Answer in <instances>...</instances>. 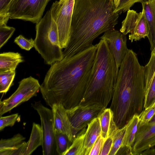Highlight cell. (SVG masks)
<instances>
[{
  "mask_svg": "<svg viewBox=\"0 0 155 155\" xmlns=\"http://www.w3.org/2000/svg\"><path fill=\"white\" fill-rule=\"evenodd\" d=\"M113 0H75L68 42L64 58L71 57L93 45L94 40L114 28L119 14L114 13Z\"/></svg>",
  "mask_w": 155,
  "mask_h": 155,
  "instance_id": "7a4b0ae2",
  "label": "cell"
},
{
  "mask_svg": "<svg viewBox=\"0 0 155 155\" xmlns=\"http://www.w3.org/2000/svg\"><path fill=\"white\" fill-rule=\"evenodd\" d=\"M12 0H0V25H6L10 18L8 13Z\"/></svg>",
  "mask_w": 155,
  "mask_h": 155,
  "instance_id": "f1b7e54d",
  "label": "cell"
},
{
  "mask_svg": "<svg viewBox=\"0 0 155 155\" xmlns=\"http://www.w3.org/2000/svg\"><path fill=\"white\" fill-rule=\"evenodd\" d=\"M97 44L52 64L41 85L47 104L62 105L68 110L79 104L90 79Z\"/></svg>",
  "mask_w": 155,
  "mask_h": 155,
  "instance_id": "6da1fadb",
  "label": "cell"
},
{
  "mask_svg": "<svg viewBox=\"0 0 155 155\" xmlns=\"http://www.w3.org/2000/svg\"><path fill=\"white\" fill-rule=\"evenodd\" d=\"M140 155H155V146L146 149Z\"/></svg>",
  "mask_w": 155,
  "mask_h": 155,
  "instance_id": "d590c367",
  "label": "cell"
},
{
  "mask_svg": "<svg viewBox=\"0 0 155 155\" xmlns=\"http://www.w3.org/2000/svg\"><path fill=\"white\" fill-rule=\"evenodd\" d=\"M120 31L125 35L130 33L129 39L131 42L147 37L148 29L143 11L138 13L133 10H128Z\"/></svg>",
  "mask_w": 155,
  "mask_h": 155,
  "instance_id": "8fae6325",
  "label": "cell"
},
{
  "mask_svg": "<svg viewBox=\"0 0 155 155\" xmlns=\"http://www.w3.org/2000/svg\"><path fill=\"white\" fill-rule=\"evenodd\" d=\"M18 117V114H14L9 116L0 117V130L5 127L12 126L17 120Z\"/></svg>",
  "mask_w": 155,
  "mask_h": 155,
  "instance_id": "1f68e13d",
  "label": "cell"
},
{
  "mask_svg": "<svg viewBox=\"0 0 155 155\" xmlns=\"http://www.w3.org/2000/svg\"><path fill=\"white\" fill-rule=\"evenodd\" d=\"M155 114V101L148 107L144 109L139 115L138 126H142L149 123Z\"/></svg>",
  "mask_w": 155,
  "mask_h": 155,
  "instance_id": "4316f807",
  "label": "cell"
},
{
  "mask_svg": "<svg viewBox=\"0 0 155 155\" xmlns=\"http://www.w3.org/2000/svg\"><path fill=\"white\" fill-rule=\"evenodd\" d=\"M32 107L40 116L43 137L42 145L43 155H57L54 130L53 111L40 101L35 102Z\"/></svg>",
  "mask_w": 155,
  "mask_h": 155,
  "instance_id": "9c48e42d",
  "label": "cell"
},
{
  "mask_svg": "<svg viewBox=\"0 0 155 155\" xmlns=\"http://www.w3.org/2000/svg\"><path fill=\"white\" fill-rule=\"evenodd\" d=\"M74 1H56L49 10L57 26L60 45L62 49L66 47L70 38Z\"/></svg>",
  "mask_w": 155,
  "mask_h": 155,
  "instance_id": "8992f818",
  "label": "cell"
},
{
  "mask_svg": "<svg viewBox=\"0 0 155 155\" xmlns=\"http://www.w3.org/2000/svg\"><path fill=\"white\" fill-rule=\"evenodd\" d=\"M38 81L30 76L22 80L16 91L8 98L0 102V116L36 95L40 89Z\"/></svg>",
  "mask_w": 155,
  "mask_h": 155,
  "instance_id": "ba28073f",
  "label": "cell"
},
{
  "mask_svg": "<svg viewBox=\"0 0 155 155\" xmlns=\"http://www.w3.org/2000/svg\"><path fill=\"white\" fill-rule=\"evenodd\" d=\"M14 42L21 48L27 51H29L34 47V40L32 38L27 39L21 35H19L15 39Z\"/></svg>",
  "mask_w": 155,
  "mask_h": 155,
  "instance_id": "f546056e",
  "label": "cell"
},
{
  "mask_svg": "<svg viewBox=\"0 0 155 155\" xmlns=\"http://www.w3.org/2000/svg\"><path fill=\"white\" fill-rule=\"evenodd\" d=\"M51 108L53 115L54 131H57L66 134L72 142L74 138L72 134L66 109L63 105L58 104H53Z\"/></svg>",
  "mask_w": 155,
  "mask_h": 155,
  "instance_id": "9a60e30c",
  "label": "cell"
},
{
  "mask_svg": "<svg viewBox=\"0 0 155 155\" xmlns=\"http://www.w3.org/2000/svg\"><path fill=\"white\" fill-rule=\"evenodd\" d=\"M50 0H12L8 13L11 19L38 22Z\"/></svg>",
  "mask_w": 155,
  "mask_h": 155,
  "instance_id": "52a82bcc",
  "label": "cell"
},
{
  "mask_svg": "<svg viewBox=\"0 0 155 155\" xmlns=\"http://www.w3.org/2000/svg\"><path fill=\"white\" fill-rule=\"evenodd\" d=\"M24 61L22 57L18 52H9L0 54V73L15 70L18 65Z\"/></svg>",
  "mask_w": 155,
  "mask_h": 155,
  "instance_id": "ac0fdd59",
  "label": "cell"
},
{
  "mask_svg": "<svg viewBox=\"0 0 155 155\" xmlns=\"http://www.w3.org/2000/svg\"><path fill=\"white\" fill-rule=\"evenodd\" d=\"M126 128V125L121 128L117 129L114 133L109 135H112V137L113 143L109 155H116L118 150L121 146Z\"/></svg>",
  "mask_w": 155,
  "mask_h": 155,
  "instance_id": "cb8c5ba5",
  "label": "cell"
},
{
  "mask_svg": "<svg viewBox=\"0 0 155 155\" xmlns=\"http://www.w3.org/2000/svg\"><path fill=\"white\" fill-rule=\"evenodd\" d=\"M105 108L99 104H89L78 105L66 110L74 138Z\"/></svg>",
  "mask_w": 155,
  "mask_h": 155,
  "instance_id": "30bf717a",
  "label": "cell"
},
{
  "mask_svg": "<svg viewBox=\"0 0 155 155\" xmlns=\"http://www.w3.org/2000/svg\"><path fill=\"white\" fill-rule=\"evenodd\" d=\"M15 31V28L7 25H0V48L7 42Z\"/></svg>",
  "mask_w": 155,
  "mask_h": 155,
  "instance_id": "83f0119b",
  "label": "cell"
},
{
  "mask_svg": "<svg viewBox=\"0 0 155 155\" xmlns=\"http://www.w3.org/2000/svg\"><path fill=\"white\" fill-rule=\"evenodd\" d=\"M155 122V114L152 118L151 119L149 123Z\"/></svg>",
  "mask_w": 155,
  "mask_h": 155,
  "instance_id": "74e56055",
  "label": "cell"
},
{
  "mask_svg": "<svg viewBox=\"0 0 155 155\" xmlns=\"http://www.w3.org/2000/svg\"><path fill=\"white\" fill-rule=\"evenodd\" d=\"M96 44L90 79L79 105L97 104L106 108L111 101L117 74L106 41L100 39Z\"/></svg>",
  "mask_w": 155,
  "mask_h": 155,
  "instance_id": "277c9868",
  "label": "cell"
},
{
  "mask_svg": "<svg viewBox=\"0 0 155 155\" xmlns=\"http://www.w3.org/2000/svg\"><path fill=\"white\" fill-rule=\"evenodd\" d=\"M34 47L44 59L45 63L52 65L64 57L59 39L56 24L50 10L36 24Z\"/></svg>",
  "mask_w": 155,
  "mask_h": 155,
  "instance_id": "5b68a950",
  "label": "cell"
},
{
  "mask_svg": "<svg viewBox=\"0 0 155 155\" xmlns=\"http://www.w3.org/2000/svg\"><path fill=\"white\" fill-rule=\"evenodd\" d=\"M139 120V115H135L126 125V131L121 146L132 148L138 128Z\"/></svg>",
  "mask_w": 155,
  "mask_h": 155,
  "instance_id": "ffe728a7",
  "label": "cell"
},
{
  "mask_svg": "<svg viewBox=\"0 0 155 155\" xmlns=\"http://www.w3.org/2000/svg\"><path fill=\"white\" fill-rule=\"evenodd\" d=\"M148 29L151 51H155V0H141Z\"/></svg>",
  "mask_w": 155,
  "mask_h": 155,
  "instance_id": "2e32d148",
  "label": "cell"
},
{
  "mask_svg": "<svg viewBox=\"0 0 155 155\" xmlns=\"http://www.w3.org/2000/svg\"><path fill=\"white\" fill-rule=\"evenodd\" d=\"M57 152L58 155H64L72 142L66 134L54 131Z\"/></svg>",
  "mask_w": 155,
  "mask_h": 155,
  "instance_id": "603a6c76",
  "label": "cell"
},
{
  "mask_svg": "<svg viewBox=\"0 0 155 155\" xmlns=\"http://www.w3.org/2000/svg\"><path fill=\"white\" fill-rule=\"evenodd\" d=\"M132 148L127 146H121L117 152L116 155H131Z\"/></svg>",
  "mask_w": 155,
  "mask_h": 155,
  "instance_id": "e575fe53",
  "label": "cell"
},
{
  "mask_svg": "<svg viewBox=\"0 0 155 155\" xmlns=\"http://www.w3.org/2000/svg\"><path fill=\"white\" fill-rule=\"evenodd\" d=\"M101 129V137L105 140L109 136L110 128L114 121L113 112L110 108H104L98 116Z\"/></svg>",
  "mask_w": 155,
  "mask_h": 155,
  "instance_id": "44dd1931",
  "label": "cell"
},
{
  "mask_svg": "<svg viewBox=\"0 0 155 155\" xmlns=\"http://www.w3.org/2000/svg\"><path fill=\"white\" fill-rule=\"evenodd\" d=\"M155 146V122L138 126L132 147L133 155H138L147 149Z\"/></svg>",
  "mask_w": 155,
  "mask_h": 155,
  "instance_id": "4fadbf2b",
  "label": "cell"
},
{
  "mask_svg": "<svg viewBox=\"0 0 155 155\" xmlns=\"http://www.w3.org/2000/svg\"><path fill=\"white\" fill-rule=\"evenodd\" d=\"M25 139V138L20 134H18L9 139H1L0 141V151L14 149Z\"/></svg>",
  "mask_w": 155,
  "mask_h": 155,
  "instance_id": "484cf974",
  "label": "cell"
},
{
  "mask_svg": "<svg viewBox=\"0 0 155 155\" xmlns=\"http://www.w3.org/2000/svg\"><path fill=\"white\" fill-rule=\"evenodd\" d=\"M144 68L128 49L118 70L109 107L118 128L125 126L144 109Z\"/></svg>",
  "mask_w": 155,
  "mask_h": 155,
  "instance_id": "3957f363",
  "label": "cell"
},
{
  "mask_svg": "<svg viewBox=\"0 0 155 155\" xmlns=\"http://www.w3.org/2000/svg\"><path fill=\"white\" fill-rule=\"evenodd\" d=\"M141 0H120L117 8L114 10V13L120 14L130 9L135 3L140 2Z\"/></svg>",
  "mask_w": 155,
  "mask_h": 155,
  "instance_id": "4dcf8cb0",
  "label": "cell"
},
{
  "mask_svg": "<svg viewBox=\"0 0 155 155\" xmlns=\"http://www.w3.org/2000/svg\"><path fill=\"white\" fill-rule=\"evenodd\" d=\"M84 140L85 155H89L93 144L101 134V129L98 117L94 119L87 125Z\"/></svg>",
  "mask_w": 155,
  "mask_h": 155,
  "instance_id": "e0dca14e",
  "label": "cell"
},
{
  "mask_svg": "<svg viewBox=\"0 0 155 155\" xmlns=\"http://www.w3.org/2000/svg\"><path fill=\"white\" fill-rule=\"evenodd\" d=\"M144 68L145 109L155 101V51H151L150 60Z\"/></svg>",
  "mask_w": 155,
  "mask_h": 155,
  "instance_id": "5bb4252c",
  "label": "cell"
},
{
  "mask_svg": "<svg viewBox=\"0 0 155 155\" xmlns=\"http://www.w3.org/2000/svg\"><path fill=\"white\" fill-rule=\"evenodd\" d=\"M15 75V70L0 73V92L6 93L12 85Z\"/></svg>",
  "mask_w": 155,
  "mask_h": 155,
  "instance_id": "d4e9b609",
  "label": "cell"
},
{
  "mask_svg": "<svg viewBox=\"0 0 155 155\" xmlns=\"http://www.w3.org/2000/svg\"><path fill=\"white\" fill-rule=\"evenodd\" d=\"M104 140L101 135L92 147L89 155H99Z\"/></svg>",
  "mask_w": 155,
  "mask_h": 155,
  "instance_id": "836d02e7",
  "label": "cell"
},
{
  "mask_svg": "<svg viewBox=\"0 0 155 155\" xmlns=\"http://www.w3.org/2000/svg\"><path fill=\"white\" fill-rule=\"evenodd\" d=\"M99 38L104 40L107 42L114 59L117 74L128 49L127 47L126 35L114 28L105 32Z\"/></svg>",
  "mask_w": 155,
  "mask_h": 155,
  "instance_id": "7c38bea8",
  "label": "cell"
},
{
  "mask_svg": "<svg viewBox=\"0 0 155 155\" xmlns=\"http://www.w3.org/2000/svg\"><path fill=\"white\" fill-rule=\"evenodd\" d=\"M43 137L41 127L34 123L29 139L27 142L23 155L31 154L36 148L42 145Z\"/></svg>",
  "mask_w": 155,
  "mask_h": 155,
  "instance_id": "d6986e66",
  "label": "cell"
},
{
  "mask_svg": "<svg viewBox=\"0 0 155 155\" xmlns=\"http://www.w3.org/2000/svg\"><path fill=\"white\" fill-rule=\"evenodd\" d=\"M120 0H113L115 9L117 7Z\"/></svg>",
  "mask_w": 155,
  "mask_h": 155,
  "instance_id": "8d00e7d4",
  "label": "cell"
},
{
  "mask_svg": "<svg viewBox=\"0 0 155 155\" xmlns=\"http://www.w3.org/2000/svg\"><path fill=\"white\" fill-rule=\"evenodd\" d=\"M86 129L84 128L76 136L64 155H85L84 140Z\"/></svg>",
  "mask_w": 155,
  "mask_h": 155,
  "instance_id": "7402d4cb",
  "label": "cell"
},
{
  "mask_svg": "<svg viewBox=\"0 0 155 155\" xmlns=\"http://www.w3.org/2000/svg\"><path fill=\"white\" fill-rule=\"evenodd\" d=\"M112 135H109L105 140L99 155H109L112 147Z\"/></svg>",
  "mask_w": 155,
  "mask_h": 155,
  "instance_id": "d6a6232c",
  "label": "cell"
}]
</instances>
